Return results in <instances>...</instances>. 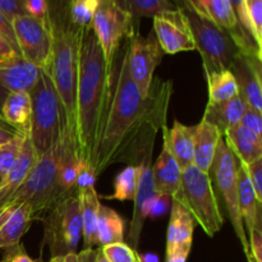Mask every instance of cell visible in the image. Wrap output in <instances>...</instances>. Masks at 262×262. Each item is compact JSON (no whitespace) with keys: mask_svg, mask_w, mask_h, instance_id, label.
I'll return each instance as SVG.
<instances>
[{"mask_svg":"<svg viewBox=\"0 0 262 262\" xmlns=\"http://www.w3.org/2000/svg\"><path fill=\"white\" fill-rule=\"evenodd\" d=\"M82 215V237H83V250H92L97 242V223L101 202L95 187L77 191Z\"/></svg>","mask_w":262,"mask_h":262,"instance_id":"26","label":"cell"},{"mask_svg":"<svg viewBox=\"0 0 262 262\" xmlns=\"http://www.w3.org/2000/svg\"><path fill=\"white\" fill-rule=\"evenodd\" d=\"M132 18L133 25L140 28L142 18H154L163 12L177 9L171 0H114Z\"/></svg>","mask_w":262,"mask_h":262,"instance_id":"30","label":"cell"},{"mask_svg":"<svg viewBox=\"0 0 262 262\" xmlns=\"http://www.w3.org/2000/svg\"><path fill=\"white\" fill-rule=\"evenodd\" d=\"M142 165H128L115 177L114 192L110 196H104L105 200L118 201H133L137 192Z\"/></svg>","mask_w":262,"mask_h":262,"instance_id":"32","label":"cell"},{"mask_svg":"<svg viewBox=\"0 0 262 262\" xmlns=\"http://www.w3.org/2000/svg\"><path fill=\"white\" fill-rule=\"evenodd\" d=\"M239 124L248 128V129H251L252 132H255L256 135L262 137V118L260 113L247 107L245 114H243L242 119H241Z\"/></svg>","mask_w":262,"mask_h":262,"instance_id":"40","label":"cell"},{"mask_svg":"<svg viewBox=\"0 0 262 262\" xmlns=\"http://www.w3.org/2000/svg\"><path fill=\"white\" fill-rule=\"evenodd\" d=\"M26 14L36 18V19L45 20L46 9H48V0H22Z\"/></svg>","mask_w":262,"mask_h":262,"instance_id":"42","label":"cell"},{"mask_svg":"<svg viewBox=\"0 0 262 262\" xmlns=\"http://www.w3.org/2000/svg\"><path fill=\"white\" fill-rule=\"evenodd\" d=\"M136 256H137L138 262H160V258L156 253L152 252H146V253H137L136 252Z\"/></svg>","mask_w":262,"mask_h":262,"instance_id":"49","label":"cell"},{"mask_svg":"<svg viewBox=\"0 0 262 262\" xmlns=\"http://www.w3.org/2000/svg\"><path fill=\"white\" fill-rule=\"evenodd\" d=\"M245 165V164H243ZM246 171H247L248 179H250L251 184L253 187L256 197L258 201L262 204V159L256 160L255 163L245 165Z\"/></svg>","mask_w":262,"mask_h":262,"instance_id":"37","label":"cell"},{"mask_svg":"<svg viewBox=\"0 0 262 262\" xmlns=\"http://www.w3.org/2000/svg\"><path fill=\"white\" fill-rule=\"evenodd\" d=\"M0 128H4V129H8V130H12V132H18V130H15L14 128L10 127L9 124H8L7 122H5L3 118H0Z\"/></svg>","mask_w":262,"mask_h":262,"instance_id":"53","label":"cell"},{"mask_svg":"<svg viewBox=\"0 0 262 262\" xmlns=\"http://www.w3.org/2000/svg\"><path fill=\"white\" fill-rule=\"evenodd\" d=\"M0 35L10 43L13 49L15 50V53L18 55H20L19 53V49H18V43H17V38H15L14 35V30H13V25H12V20L8 19L2 12H0Z\"/></svg>","mask_w":262,"mask_h":262,"instance_id":"44","label":"cell"},{"mask_svg":"<svg viewBox=\"0 0 262 262\" xmlns=\"http://www.w3.org/2000/svg\"><path fill=\"white\" fill-rule=\"evenodd\" d=\"M15 56H20L15 53L14 49L10 46V43L0 35V61L9 60V59L15 58Z\"/></svg>","mask_w":262,"mask_h":262,"instance_id":"48","label":"cell"},{"mask_svg":"<svg viewBox=\"0 0 262 262\" xmlns=\"http://www.w3.org/2000/svg\"><path fill=\"white\" fill-rule=\"evenodd\" d=\"M155 194L156 192L154 188L151 163H145L142 164L137 192H136V197L133 200L135 209H133V217L129 225V241L132 243L133 250L137 248L138 242H140L143 224H145L146 219H148L151 200Z\"/></svg>","mask_w":262,"mask_h":262,"instance_id":"17","label":"cell"},{"mask_svg":"<svg viewBox=\"0 0 262 262\" xmlns=\"http://www.w3.org/2000/svg\"><path fill=\"white\" fill-rule=\"evenodd\" d=\"M193 3L207 17L233 36L243 54L261 58V49L242 30L229 0H193Z\"/></svg>","mask_w":262,"mask_h":262,"instance_id":"15","label":"cell"},{"mask_svg":"<svg viewBox=\"0 0 262 262\" xmlns=\"http://www.w3.org/2000/svg\"><path fill=\"white\" fill-rule=\"evenodd\" d=\"M209 87V104H222L239 95L237 81L230 69L214 72L206 77Z\"/></svg>","mask_w":262,"mask_h":262,"instance_id":"31","label":"cell"},{"mask_svg":"<svg viewBox=\"0 0 262 262\" xmlns=\"http://www.w3.org/2000/svg\"><path fill=\"white\" fill-rule=\"evenodd\" d=\"M95 251L83 250L81 253L71 252L64 256V262H94Z\"/></svg>","mask_w":262,"mask_h":262,"instance_id":"47","label":"cell"},{"mask_svg":"<svg viewBox=\"0 0 262 262\" xmlns=\"http://www.w3.org/2000/svg\"><path fill=\"white\" fill-rule=\"evenodd\" d=\"M223 133L216 125L211 124L207 120L201 122L194 128V148H193V165L204 173L209 174L210 168L216 154L217 145L222 140Z\"/></svg>","mask_w":262,"mask_h":262,"instance_id":"22","label":"cell"},{"mask_svg":"<svg viewBox=\"0 0 262 262\" xmlns=\"http://www.w3.org/2000/svg\"><path fill=\"white\" fill-rule=\"evenodd\" d=\"M246 8L255 40L262 49V0H246Z\"/></svg>","mask_w":262,"mask_h":262,"instance_id":"36","label":"cell"},{"mask_svg":"<svg viewBox=\"0 0 262 262\" xmlns=\"http://www.w3.org/2000/svg\"><path fill=\"white\" fill-rule=\"evenodd\" d=\"M152 171L154 188L156 193L166 194L173 200H177L181 193L182 170L174 156L169 151L165 140H163V150L158 160L151 165Z\"/></svg>","mask_w":262,"mask_h":262,"instance_id":"19","label":"cell"},{"mask_svg":"<svg viewBox=\"0 0 262 262\" xmlns=\"http://www.w3.org/2000/svg\"><path fill=\"white\" fill-rule=\"evenodd\" d=\"M94 262H109V260H107V258L104 256V253H102L101 247H99V250L95 251Z\"/></svg>","mask_w":262,"mask_h":262,"instance_id":"52","label":"cell"},{"mask_svg":"<svg viewBox=\"0 0 262 262\" xmlns=\"http://www.w3.org/2000/svg\"><path fill=\"white\" fill-rule=\"evenodd\" d=\"M50 262H64V256H55V257H51Z\"/></svg>","mask_w":262,"mask_h":262,"instance_id":"54","label":"cell"},{"mask_svg":"<svg viewBox=\"0 0 262 262\" xmlns=\"http://www.w3.org/2000/svg\"><path fill=\"white\" fill-rule=\"evenodd\" d=\"M0 182H2V178H0Z\"/></svg>","mask_w":262,"mask_h":262,"instance_id":"55","label":"cell"},{"mask_svg":"<svg viewBox=\"0 0 262 262\" xmlns=\"http://www.w3.org/2000/svg\"><path fill=\"white\" fill-rule=\"evenodd\" d=\"M192 246H181L171 251H166V262H186Z\"/></svg>","mask_w":262,"mask_h":262,"instance_id":"46","label":"cell"},{"mask_svg":"<svg viewBox=\"0 0 262 262\" xmlns=\"http://www.w3.org/2000/svg\"><path fill=\"white\" fill-rule=\"evenodd\" d=\"M238 161V160H237ZM238 201H239V211L245 225L246 234L251 233L252 229L262 230L261 209L262 204L256 197L253 187L248 179L245 165L238 161Z\"/></svg>","mask_w":262,"mask_h":262,"instance_id":"24","label":"cell"},{"mask_svg":"<svg viewBox=\"0 0 262 262\" xmlns=\"http://www.w3.org/2000/svg\"><path fill=\"white\" fill-rule=\"evenodd\" d=\"M37 159L35 148L31 143L30 136H27L25 142H23L19 156L0 182V211L4 207V205L9 201L13 193L17 191L18 187L22 184V182L25 181L27 174L30 173V170L37 161Z\"/></svg>","mask_w":262,"mask_h":262,"instance_id":"20","label":"cell"},{"mask_svg":"<svg viewBox=\"0 0 262 262\" xmlns=\"http://www.w3.org/2000/svg\"><path fill=\"white\" fill-rule=\"evenodd\" d=\"M91 28L102 50L107 72L114 61L115 54L125 38L140 32L132 18L114 0H101L91 22Z\"/></svg>","mask_w":262,"mask_h":262,"instance_id":"10","label":"cell"},{"mask_svg":"<svg viewBox=\"0 0 262 262\" xmlns=\"http://www.w3.org/2000/svg\"><path fill=\"white\" fill-rule=\"evenodd\" d=\"M171 202L173 199L170 196H166V194L156 193L152 197L150 204V210H148V217L150 219H155V217L161 216V215L166 214V212L170 210Z\"/></svg>","mask_w":262,"mask_h":262,"instance_id":"38","label":"cell"},{"mask_svg":"<svg viewBox=\"0 0 262 262\" xmlns=\"http://www.w3.org/2000/svg\"><path fill=\"white\" fill-rule=\"evenodd\" d=\"M8 94H9V91H8V90L5 89L3 84H0V118H2L3 104H4V101H5V99H7Z\"/></svg>","mask_w":262,"mask_h":262,"instance_id":"51","label":"cell"},{"mask_svg":"<svg viewBox=\"0 0 262 262\" xmlns=\"http://www.w3.org/2000/svg\"><path fill=\"white\" fill-rule=\"evenodd\" d=\"M66 135L67 132L54 147L37 159L25 181L3 209L8 206L27 205L31 207L33 220H41L56 202L67 197L59 192L58 182H56L61 146Z\"/></svg>","mask_w":262,"mask_h":262,"instance_id":"6","label":"cell"},{"mask_svg":"<svg viewBox=\"0 0 262 262\" xmlns=\"http://www.w3.org/2000/svg\"><path fill=\"white\" fill-rule=\"evenodd\" d=\"M42 69L22 56L0 61V84L9 92H30Z\"/></svg>","mask_w":262,"mask_h":262,"instance_id":"16","label":"cell"},{"mask_svg":"<svg viewBox=\"0 0 262 262\" xmlns=\"http://www.w3.org/2000/svg\"><path fill=\"white\" fill-rule=\"evenodd\" d=\"M28 136V130L15 133L14 137L8 142L0 145V178L5 176L19 156L23 142Z\"/></svg>","mask_w":262,"mask_h":262,"instance_id":"33","label":"cell"},{"mask_svg":"<svg viewBox=\"0 0 262 262\" xmlns=\"http://www.w3.org/2000/svg\"><path fill=\"white\" fill-rule=\"evenodd\" d=\"M41 220L51 257L76 252L82 237L81 204L77 192L56 202Z\"/></svg>","mask_w":262,"mask_h":262,"instance_id":"8","label":"cell"},{"mask_svg":"<svg viewBox=\"0 0 262 262\" xmlns=\"http://www.w3.org/2000/svg\"><path fill=\"white\" fill-rule=\"evenodd\" d=\"M96 174H95L94 169L87 164H82L81 169H79L78 177H77L76 182V192L81 191V189L91 188L95 187V182H96Z\"/></svg>","mask_w":262,"mask_h":262,"instance_id":"41","label":"cell"},{"mask_svg":"<svg viewBox=\"0 0 262 262\" xmlns=\"http://www.w3.org/2000/svg\"><path fill=\"white\" fill-rule=\"evenodd\" d=\"M2 262H42V261L31 258L30 256H28V253L25 251L23 246L19 243V245L15 246V247L5 251V256Z\"/></svg>","mask_w":262,"mask_h":262,"instance_id":"45","label":"cell"},{"mask_svg":"<svg viewBox=\"0 0 262 262\" xmlns=\"http://www.w3.org/2000/svg\"><path fill=\"white\" fill-rule=\"evenodd\" d=\"M129 37L123 41L107 72L104 107L95 148L96 177L109 166L151 163L156 136L166 125L173 81L154 78L142 96L129 73Z\"/></svg>","mask_w":262,"mask_h":262,"instance_id":"1","label":"cell"},{"mask_svg":"<svg viewBox=\"0 0 262 262\" xmlns=\"http://www.w3.org/2000/svg\"><path fill=\"white\" fill-rule=\"evenodd\" d=\"M136 262H138V260H137V261H136Z\"/></svg>","mask_w":262,"mask_h":262,"instance_id":"56","label":"cell"},{"mask_svg":"<svg viewBox=\"0 0 262 262\" xmlns=\"http://www.w3.org/2000/svg\"><path fill=\"white\" fill-rule=\"evenodd\" d=\"M31 97L28 92H9L2 107V118L18 132L30 129Z\"/></svg>","mask_w":262,"mask_h":262,"instance_id":"28","label":"cell"},{"mask_svg":"<svg viewBox=\"0 0 262 262\" xmlns=\"http://www.w3.org/2000/svg\"><path fill=\"white\" fill-rule=\"evenodd\" d=\"M12 25L20 56L41 69L50 71L51 45L46 20L23 14L15 17Z\"/></svg>","mask_w":262,"mask_h":262,"instance_id":"11","label":"cell"},{"mask_svg":"<svg viewBox=\"0 0 262 262\" xmlns=\"http://www.w3.org/2000/svg\"><path fill=\"white\" fill-rule=\"evenodd\" d=\"M107 68L91 27L82 31L78 48L76 87V152L92 168L104 107Z\"/></svg>","mask_w":262,"mask_h":262,"instance_id":"2","label":"cell"},{"mask_svg":"<svg viewBox=\"0 0 262 262\" xmlns=\"http://www.w3.org/2000/svg\"><path fill=\"white\" fill-rule=\"evenodd\" d=\"M237 81L239 96L247 107L262 113V67L261 58L239 54L230 67Z\"/></svg>","mask_w":262,"mask_h":262,"instance_id":"14","label":"cell"},{"mask_svg":"<svg viewBox=\"0 0 262 262\" xmlns=\"http://www.w3.org/2000/svg\"><path fill=\"white\" fill-rule=\"evenodd\" d=\"M154 33L164 54L196 50L186 18L178 9L168 10L154 17Z\"/></svg>","mask_w":262,"mask_h":262,"instance_id":"13","label":"cell"},{"mask_svg":"<svg viewBox=\"0 0 262 262\" xmlns=\"http://www.w3.org/2000/svg\"><path fill=\"white\" fill-rule=\"evenodd\" d=\"M102 253L109 262H136V251L124 242L112 243L101 247Z\"/></svg>","mask_w":262,"mask_h":262,"instance_id":"35","label":"cell"},{"mask_svg":"<svg viewBox=\"0 0 262 262\" xmlns=\"http://www.w3.org/2000/svg\"><path fill=\"white\" fill-rule=\"evenodd\" d=\"M124 239V220L112 207L101 205L97 223V242L100 247L123 242Z\"/></svg>","mask_w":262,"mask_h":262,"instance_id":"29","label":"cell"},{"mask_svg":"<svg viewBox=\"0 0 262 262\" xmlns=\"http://www.w3.org/2000/svg\"><path fill=\"white\" fill-rule=\"evenodd\" d=\"M174 201H178L191 212L196 224L201 225L209 237H214L224 225L219 200L210 176L194 165L182 169L181 193Z\"/></svg>","mask_w":262,"mask_h":262,"instance_id":"7","label":"cell"},{"mask_svg":"<svg viewBox=\"0 0 262 262\" xmlns=\"http://www.w3.org/2000/svg\"><path fill=\"white\" fill-rule=\"evenodd\" d=\"M35 222L27 205L8 206L0 211V250H10L20 243V238Z\"/></svg>","mask_w":262,"mask_h":262,"instance_id":"18","label":"cell"},{"mask_svg":"<svg viewBox=\"0 0 262 262\" xmlns=\"http://www.w3.org/2000/svg\"><path fill=\"white\" fill-rule=\"evenodd\" d=\"M224 140L239 163L248 165L262 159V137L237 124L224 132Z\"/></svg>","mask_w":262,"mask_h":262,"instance_id":"21","label":"cell"},{"mask_svg":"<svg viewBox=\"0 0 262 262\" xmlns=\"http://www.w3.org/2000/svg\"><path fill=\"white\" fill-rule=\"evenodd\" d=\"M248 247H250V260L248 262H262V230L252 229L248 233Z\"/></svg>","mask_w":262,"mask_h":262,"instance_id":"39","label":"cell"},{"mask_svg":"<svg viewBox=\"0 0 262 262\" xmlns=\"http://www.w3.org/2000/svg\"><path fill=\"white\" fill-rule=\"evenodd\" d=\"M194 128L196 125H184L176 120L170 129L165 125L161 130L163 140H165L169 151L178 163L181 170L193 165Z\"/></svg>","mask_w":262,"mask_h":262,"instance_id":"23","label":"cell"},{"mask_svg":"<svg viewBox=\"0 0 262 262\" xmlns=\"http://www.w3.org/2000/svg\"><path fill=\"white\" fill-rule=\"evenodd\" d=\"M45 20L51 45L49 73L60 99L67 133L74 143L78 48L84 28L72 20L71 0H48Z\"/></svg>","mask_w":262,"mask_h":262,"instance_id":"3","label":"cell"},{"mask_svg":"<svg viewBox=\"0 0 262 262\" xmlns=\"http://www.w3.org/2000/svg\"><path fill=\"white\" fill-rule=\"evenodd\" d=\"M15 133L18 132H12V130L4 129V128H0V145L4 142H8L9 140H12L14 137Z\"/></svg>","mask_w":262,"mask_h":262,"instance_id":"50","label":"cell"},{"mask_svg":"<svg viewBox=\"0 0 262 262\" xmlns=\"http://www.w3.org/2000/svg\"><path fill=\"white\" fill-rule=\"evenodd\" d=\"M101 0H71L72 20L79 28L91 27L92 18Z\"/></svg>","mask_w":262,"mask_h":262,"instance_id":"34","label":"cell"},{"mask_svg":"<svg viewBox=\"0 0 262 262\" xmlns=\"http://www.w3.org/2000/svg\"><path fill=\"white\" fill-rule=\"evenodd\" d=\"M246 109H247V105L245 104L242 97L237 95L233 99L222 102V104H207L202 119L216 125L224 136L225 130L239 124Z\"/></svg>","mask_w":262,"mask_h":262,"instance_id":"27","label":"cell"},{"mask_svg":"<svg viewBox=\"0 0 262 262\" xmlns=\"http://www.w3.org/2000/svg\"><path fill=\"white\" fill-rule=\"evenodd\" d=\"M163 56L164 51L161 50L154 31L147 36H142L140 32L129 36V73L142 96H147L150 92L154 73L161 63Z\"/></svg>","mask_w":262,"mask_h":262,"instance_id":"12","label":"cell"},{"mask_svg":"<svg viewBox=\"0 0 262 262\" xmlns=\"http://www.w3.org/2000/svg\"><path fill=\"white\" fill-rule=\"evenodd\" d=\"M196 225L191 212L183 205L173 200L166 232V251H171L181 246H192Z\"/></svg>","mask_w":262,"mask_h":262,"instance_id":"25","label":"cell"},{"mask_svg":"<svg viewBox=\"0 0 262 262\" xmlns=\"http://www.w3.org/2000/svg\"><path fill=\"white\" fill-rule=\"evenodd\" d=\"M171 2L188 23L196 50L201 55L205 76L229 69L235 58L243 54L233 36L199 9L193 0Z\"/></svg>","mask_w":262,"mask_h":262,"instance_id":"4","label":"cell"},{"mask_svg":"<svg viewBox=\"0 0 262 262\" xmlns=\"http://www.w3.org/2000/svg\"><path fill=\"white\" fill-rule=\"evenodd\" d=\"M28 94L32 105L28 136L36 155L40 158L67 132L63 107L50 73L45 69L41 71L37 83Z\"/></svg>","mask_w":262,"mask_h":262,"instance_id":"5","label":"cell"},{"mask_svg":"<svg viewBox=\"0 0 262 262\" xmlns=\"http://www.w3.org/2000/svg\"><path fill=\"white\" fill-rule=\"evenodd\" d=\"M0 12L9 20H13L18 15L26 14L22 0H0Z\"/></svg>","mask_w":262,"mask_h":262,"instance_id":"43","label":"cell"},{"mask_svg":"<svg viewBox=\"0 0 262 262\" xmlns=\"http://www.w3.org/2000/svg\"><path fill=\"white\" fill-rule=\"evenodd\" d=\"M238 161L234 154L228 147L224 136L219 141L214 161L209 170L210 179L215 192L220 194L227 207L228 215L232 222L233 229L237 234L238 239L242 243L246 256L250 260V247L248 238L246 234L245 225L239 211V201H238Z\"/></svg>","mask_w":262,"mask_h":262,"instance_id":"9","label":"cell"}]
</instances>
